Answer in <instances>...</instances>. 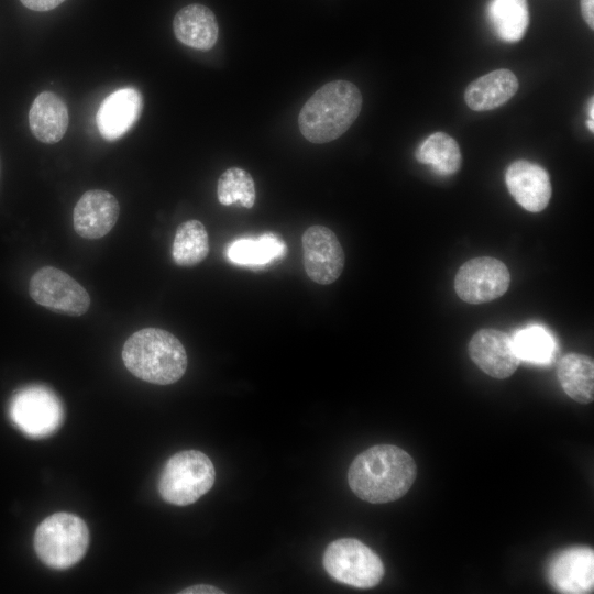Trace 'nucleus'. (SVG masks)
<instances>
[{
  "mask_svg": "<svg viewBox=\"0 0 594 594\" xmlns=\"http://www.w3.org/2000/svg\"><path fill=\"white\" fill-rule=\"evenodd\" d=\"M302 260L308 277L315 283H334L344 267V252L336 233L320 224L311 226L302 234Z\"/></svg>",
  "mask_w": 594,
  "mask_h": 594,
  "instance_id": "10",
  "label": "nucleus"
},
{
  "mask_svg": "<svg viewBox=\"0 0 594 594\" xmlns=\"http://www.w3.org/2000/svg\"><path fill=\"white\" fill-rule=\"evenodd\" d=\"M33 543L44 564L65 570L84 558L89 544V530L78 516L64 512L55 513L37 526Z\"/></svg>",
  "mask_w": 594,
  "mask_h": 594,
  "instance_id": "4",
  "label": "nucleus"
},
{
  "mask_svg": "<svg viewBox=\"0 0 594 594\" xmlns=\"http://www.w3.org/2000/svg\"><path fill=\"white\" fill-rule=\"evenodd\" d=\"M509 194L525 210L540 212L549 204L552 187L547 170L526 160L513 162L506 169Z\"/></svg>",
  "mask_w": 594,
  "mask_h": 594,
  "instance_id": "14",
  "label": "nucleus"
},
{
  "mask_svg": "<svg viewBox=\"0 0 594 594\" xmlns=\"http://www.w3.org/2000/svg\"><path fill=\"white\" fill-rule=\"evenodd\" d=\"M362 108L360 89L348 80L321 86L305 102L298 114V128L311 143L331 142L354 123Z\"/></svg>",
  "mask_w": 594,
  "mask_h": 594,
  "instance_id": "2",
  "label": "nucleus"
},
{
  "mask_svg": "<svg viewBox=\"0 0 594 594\" xmlns=\"http://www.w3.org/2000/svg\"><path fill=\"white\" fill-rule=\"evenodd\" d=\"M21 3L30 10L44 12L50 11L62 4L65 0H20Z\"/></svg>",
  "mask_w": 594,
  "mask_h": 594,
  "instance_id": "26",
  "label": "nucleus"
},
{
  "mask_svg": "<svg viewBox=\"0 0 594 594\" xmlns=\"http://www.w3.org/2000/svg\"><path fill=\"white\" fill-rule=\"evenodd\" d=\"M417 468L403 449L378 444L360 453L351 463L348 482L352 492L372 504L394 502L414 484Z\"/></svg>",
  "mask_w": 594,
  "mask_h": 594,
  "instance_id": "1",
  "label": "nucleus"
},
{
  "mask_svg": "<svg viewBox=\"0 0 594 594\" xmlns=\"http://www.w3.org/2000/svg\"><path fill=\"white\" fill-rule=\"evenodd\" d=\"M487 18L501 41L518 42L529 25L527 0H491L487 6Z\"/></svg>",
  "mask_w": 594,
  "mask_h": 594,
  "instance_id": "21",
  "label": "nucleus"
},
{
  "mask_svg": "<svg viewBox=\"0 0 594 594\" xmlns=\"http://www.w3.org/2000/svg\"><path fill=\"white\" fill-rule=\"evenodd\" d=\"M415 157L441 176L455 174L462 163L458 142L444 132H435L427 136L416 148Z\"/></svg>",
  "mask_w": 594,
  "mask_h": 594,
  "instance_id": "22",
  "label": "nucleus"
},
{
  "mask_svg": "<svg viewBox=\"0 0 594 594\" xmlns=\"http://www.w3.org/2000/svg\"><path fill=\"white\" fill-rule=\"evenodd\" d=\"M586 124H587L588 130L591 132H593L594 131V121L593 120H587Z\"/></svg>",
  "mask_w": 594,
  "mask_h": 594,
  "instance_id": "30",
  "label": "nucleus"
},
{
  "mask_svg": "<svg viewBox=\"0 0 594 594\" xmlns=\"http://www.w3.org/2000/svg\"><path fill=\"white\" fill-rule=\"evenodd\" d=\"M509 283V271L502 261L480 256L460 266L454 278V289L460 299L477 305L504 295Z\"/></svg>",
  "mask_w": 594,
  "mask_h": 594,
  "instance_id": "9",
  "label": "nucleus"
},
{
  "mask_svg": "<svg viewBox=\"0 0 594 594\" xmlns=\"http://www.w3.org/2000/svg\"><path fill=\"white\" fill-rule=\"evenodd\" d=\"M30 296L38 305L56 314L81 316L90 307L88 292L66 272L44 266L30 279Z\"/></svg>",
  "mask_w": 594,
  "mask_h": 594,
  "instance_id": "8",
  "label": "nucleus"
},
{
  "mask_svg": "<svg viewBox=\"0 0 594 594\" xmlns=\"http://www.w3.org/2000/svg\"><path fill=\"white\" fill-rule=\"evenodd\" d=\"M12 422L28 437L45 438L64 421V407L58 396L43 385H31L18 391L9 408Z\"/></svg>",
  "mask_w": 594,
  "mask_h": 594,
  "instance_id": "7",
  "label": "nucleus"
},
{
  "mask_svg": "<svg viewBox=\"0 0 594 594\" xmlns=\"http://www.w3.org/2000/svg\"><path fill=\"white\" fill-rule=\"evenodd\" d=\"M173 30L182 44L198 51L212 48L219 36L215 13L199 3L182 8L174 16Z\"/></svg>",
  "mask_w": 594,
  "mask_h": 594,
  "instance_id": "16",
  "label": "nucleus"
},
{
  "mask_svg": "<svg viewBox=\"0 0 594 594\" xmlns=\"http://www.w3.org/2000/svg\"><path fill=\"white\" fill-rule=\"evenodd\" d=\"M558 380L565 394L581 404L594 399V362L584 354H565L557 367Z\"/></svg>",
  "mask_w": 594,
  "mask_h": 594,
  "instance_id": "19",
  "label": "nucleus"
},
{
  "mask_svg": "<svg viewBox=\"0 0 594 594\" xmlns=\"http://www.w3.org/2000/svg\"><path fill=\"white\" fill-rule=\"evenodd\" d=\"M512 342L518 359L532 364L546 365L556 356V341L541 326H530L517 331Z\"/></svg>",
  "mask_w": 594,
  "mask_h": 594,
  "instance_id": "24",
  "label": "nucleus"
},
{
  "mask_svg": "<svg viewBox=\"0 0 594 594\" xmlns=\"http://www.w3.org/2000/svg\"><path fill=\"white\" fill-rule=\"evenodd\" d=\"M548 578L552 586L561 593L593 592V550L586 547H575L558 553L549 563Z\"/></svg>",
  "mask_w": 594,
  "mask_h": 594,
  "instance_id": "13",
  "label": "nucleus"
},
{
  "mask_svg": "<svg viewBox=\"0 0 594 594\" xmlns=\"http://www.w3.org/2000/svg\"><path fill=\"white\" fill-rule=\"evenodd\" d=\"M119 215V202L111 193L90 189L81 195L74 207V229L84 239H100L112 230Z\"/></svg>",
  "mask_w": 594,
  "mask_h": 594,
  "instance_id": "12",
  "label": "nucleus"
},
{
  "mask_svg": "<svg viewBox=\"0 0 594 594\" xmlns=\"http://www.w3.org/2000/svg\"><path fill=\"white\" fill-rule=\"evenodd\" d=\"M215 480V466L205 453L184 450L165 463L158 480V492L165 502L186 506L209 492Z\"/></svg>",
  "mask_w": 594,
  "mask_h": 594,
  "instance_id": "5",
  "label": "nucleus"
},
{
  "mask_svg": "<svg viewBox=\"0 0 594 594\" xmlns=\"http://www.w3.org/2000/svg\"><path fill=\"white\" fill-rule=\"evenodd\" d=\"M33 135L46 144L59 142L68 128V109L55 92L43 91L34 99L29 111Z\"/></svg>",
  "mask_w": 594,
  "mask_h": 594,
  "instance_id": "17",
  "label": "nucleus"
},
{
  "mask_svg": "<svg viewBox=\"0 0 594 594\" xmlns=\"http://www.w3.org/2000/svg\"><path fill=\"white\" fill-rule=\"evenodd\" d=\"M322 562L331 578L358 588L376 586L385 573L381 558L355 538L332 541L324 550Z\"/></svg>",
  "mask_w": 594,
  "mask_h": 594,
  "instance_id": "6",
  "label": "nucleus"
},
{
  "mask_svg": "<svg viewBox=\"0 0 594 594\" xmlns=\"http://www.w3.org/2000/svg\"><path fill=\"white\" fill-rule=\"evenodd\" d=\"M209 253V238L202 222L196 219L180 223L172 246L174 262L184 267L201 263Z\"/></svg>",
  "mask_w": 594,
  "mask_h": 594,
  "instance_id": "23",
  "label": "nucleus"
},
{
  "mask_svg": "<svg viewBox=\"0 0 594 594\" xmlns=\"http://www.w3.org/2000/svg\"><path fill=\"white\" fill-rule=\"evenodd\" d=\"M179 593L182 594H217V593L222 594L224 592L212 585L197 584V585L189 586L180 591Z\"/></svg>",
  "mask_w": 594,
  "mask_h": 594,
  "instance_id": "28",
  "label": "nucleus"
},
{
  "mask_svg": "<svg viewBox=\"0 0 594 594\" xmlns=\"http://www.w3.org/2000/svg\"><path fill=\"white\" fill-rule=\"evenodd\" d=\"M581 13L591 30L594 29V0H580Z\"/></svg>",
  "mask_w": 594,
  "mask_h": 594,
  "instance_id": "27",
  "label": "nucleus"
},
{
  "mask_svg": "<svg viewBox=\"0 0 594 594\" xmlns=\"http://www.w3.org/2000/svg\"><path fill=\"white\" fill-rule=\"evenodd\" d=\"M217 197L224 206L239 202L244 208H252L256 197L253 177L240 167L226 169L217 183Z\"/></svg>",
  "mask_w": 594,
  "mask_h": 594,
  "instance_id": "25",
  "label": "nucleus"
},
{
  "mask_svg": "<svg viewBox=\"0 0 594 594\" xmlns=\"http://www.w3.org/2000/svg\"><path fill=\"white\" fill-rule=\"evenodd\" d=\"M287 248L280 237L266 232L257 239L241 238L227 248V257L237 265L264 266L280 260Z\"/></svg>",
  "mask_w": 594,
  "mask_h": 594,
  "instance_id": "20",
  "label": "nucleus"
},
{
  "mask_svg": "<svg viewBox=\"0 0 594 594\" xmlns=\"http://www.w3.org/2000/svg\"><path fill=\"white\" fill-rule=\"evenodd\" d=\"M143 97L134 87H124L108 95L96 114L99 133L107 141L121 139L138 122Z\"/></svg>",
  "mask_w": 594,
  "mask_h": 594,
  "instance_id": "15",
  "label": "nucleus"
},
{
  "mask_svg": "<svg viewBox=\"0 0 594 594\" xmlns=\"http://www.w3.org/2000/svg\"><path fill=\"white\" fill-rule=\"evenodd\" d=\"M468 352L484 373L498 380L513 375L520 362L509 336L496 329L486 328L475 332Z\"/></svg>",
  "mask_w": 594,
  "mask_h": 594,
  "instance_id": "11",
  "label": "nucleus"
},
{
  "mask_svg": "<svg viewBox=\"0 0 594 594\" xmlns=\"http://www.w3.org/2000/svg\"><path fill=\"white\" fill-rule=\"evenodd\" d=\"M587 113H588V119L587 120H593L594 121V100H593V97H591V99L588 100Z\"/></svg>",
  "mask_w": 594,
  "mask_h": 594,
  "instance_id": "29",
  "label": "nucleus"
},
{
  "mask_svg": "<svg viewBox=\"0 0 594 594\" xmlns=\"http://www.w3.org/2000/svg\"><path fill=\"white\" fill-rule=\"evenodd\" d=\"M122 360L134 376L157 385L180 380L188 363L182 342L160 328H144L131 334L123 345Z\"/></svg>",
  "mask_w": 594,
  "mask_h": 594,
  "instance_id": "3",
  "label": "nucleus"
},
{
  "mask_svg": "<svg viewBox=\"0 0 594 594\" xmlns=\"http://www.w3.org/2000/svg\"><path fill=\"white\" fill-rule=\"evenodd\" d=\"M518 79L509 69H496L472 81L464 100L474 111H488L506 103L518 90Z\"/></svg>",
  "mask_w": 594,
  "mask_h": 594,
  "instance_id": "18",
  "label": "nucleus"
}]
</instances>
